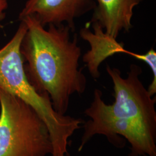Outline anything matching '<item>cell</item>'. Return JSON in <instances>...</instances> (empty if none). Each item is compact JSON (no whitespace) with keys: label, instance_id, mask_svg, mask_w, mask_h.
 Returning <instances> with one entry per match:
<instances>
[{"label":"cell","instance_id":"6da1fadb","mask_svg":"<svg viewBox=\"0 0 156 156\" xmlns=\"http://www.w3.org/2000/svg\"><path fill=\"white\" fill-rule=\"evenodd\" d=\"M113 86L115 101L107 104L100 90L95 89L93 100L85 109L79 152L97 135L106 136L116 147L129 143L128 156H156V96L151 97L140 80L141 67L133 64L123 78L116 68L106 65Z\"/></svg>","mask_w":156,"mask_h":156},{"label":"cell","instance_id":"7a4b0ae2","mask_svg":"<svg viewBox=\"0 0 156 156\" xmlns=\"http://www.w3.org/2000/svg\"><path fill=\"white\" fill-rule=\"evenodd\" d=\"M26 25L21 44L24 69L30 82L48 95L55 110L66 115L71 98L83 94L87 79L80 68L81 48L69 26H44L33 16L19 19Z\"/></svg>","mask_w":156,"mask_h":156},{"label":"cell","instance_id":"3957f363","mask_svg":"<svg viewBox=\"0 0 156 156\" xmlns=\"http://www.w3.org/2000/svg\"><path fill=\"white\" fill-rule=\"evenodd\" d=\"M26 28L20 21L11 39L0 48V89L23 101L44 122L53 145L50 156H69V138L85 121L57 113L48 95L38 93L30 82L20 50Z\"/></svg>","mask_w":156,"mask_h":156},{"label":"cell","instance_id":"277c9868","mask_svg":"<svg viewBox=\"0 0 156 156\" xmlns=\"http://www.w3.org/2000/svg\"><path fill=\"white\" fill-rule=\"evenodd\" d=\"M52 151L49 129L37 112L0 89V156H47Z\"/></svg>","mask_w":156,"mask_h":156},{"label":"cell","instance_id":"5b68a950","mask_svg":"<svg viewBox=\"0 0 156 156\" xmlns=\"http://www.w3.org/2000/svg\"><path fill=\"white\" fill-rule=\"evenodd\" d=\"M95 6L93 0H26L19 19L33 16L45 27L65 24L75 30V22Z\"/></svg>","mask_w":156,"mask_h":156},{"label":"cell","instance_id":"8992f818","mask_svg":"<svg viewBox=\"0 0 156 156\" xmlns=\"http://www.w3.org/2000/svg\"><path fill=\"white\" fill-rule=\"evenodd\" d=\"M95 3L91 20L86 26L98 25L105 33L117 39L122 32L128 33L133 25L134 8L143 0H93Z\"/></svg>","mask_w":156,"mask_h":156},{"label":"cell","instance_id":"52a82bcc","mask_svg":"<svg viewBox=\"0 0 156 156\" xmlns=\"http://www.w3.org/2000/svg\"><path fill=\"white\" fill-rule=\"evenodd\" d=\"M90 26L93 28L94 33L86 26L80 31L81 37L88 42L91 46V49L83 57V60L91 76L98 79L100 76L99 67L102 62L115 54L124 53L128 55L129 51L124 48L123 44L118 43L116 39L105 33L99 26Z\"/></svg>","mask_w":156,"mask_h":156},{"label":"cell","instance_id":"ba28073f","mask_svg":"<svg viewBox=\"0 0 156 156\" xmlns=\"http://www.w3.org/2000/svg\"><path fill=\"white\" fill-rule=\"evenodd\" d=\"M8 8L7 0H0V31L3 28L2 22L6 17V12Z\"/></svg>","mask_w":156,"mask_h":156}]
</instances>
